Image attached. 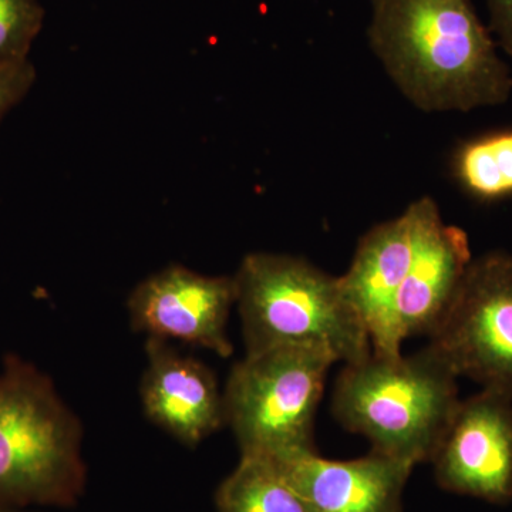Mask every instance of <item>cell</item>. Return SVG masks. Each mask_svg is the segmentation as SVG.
<instances>
[{
	"label": "cell",
	"mask_w": 512,
	"mask_h": 512,
	"mask_svg": "<svg viewBox=\"0 0 512 512\" xmlns=\"http://www.w3.org/2000/svg\"><path fill=\"white\" fill-rule=\"evenodd\" d=\"M366 35L396 89L423 113L510 100V67L471 0H370Z\"/></svg>",
	"instance_id": "cell-1"
},
{
	"label": "cell",
	"mask_w": 512,
	"mask_h": 512,
	"mask_svg": "<svg viewBox=\"0 0 512 512\" xmlns=\"http://www.w3.org/2000/svg\"><path fill=\"white\" fill-rule=\"evenodd\" d=\"M457 379L430 346L412 356L372 352L343 367L333 416L372 450L414 467L430 463L461 400Z\"/></svg>",
	"instance_id": "cell-2"
},
{
	"label": "cell",
	"mask_w": 512,
	"mask_h": 512,
	"mask_svg": "<svg viewBox=\"0 0 512 512\" xmlns=\"http://www.w3.org/2000/svg\"><path fill=\"white\" fill-rule=\"evenodd\" d=\"M83 430L39 367L8 356L0 370V508L72 507L86 488Z\"/></svg>",
	"instance_id": "cell-3"
},
{
	"label": "cell",
	"mask_w": 512,
	"mask_h": 512,
	"mask_svg": "<svg viewBox=\"0 0 512 512\" xmlns=\"http://www.w3.org/2000/svg\"><path fill=\"white\" fill-rule=\"evenodd\" d=\"M235 306L247 353L309 346L343 365L372 353L365 323L350 305L339 276L299 256L251 252L234 275Z\"/></svg>",
	"instance_id": "cell-4"
},
{
	"label": "cell",
	"mask_w": 512,
	"mask_h": 512,
	"mask_svg": "<svg viewBox=\"0 0 512 512\" xmlns=\"http://www.w3.org/2000/svg\"><path fill=\"white\" fill-rule=\"evenodd\" d=\"M335 363L323 349L281 346L247 353L232 367L222 396L241 457L275 461L315 450L316 412Z\"/></svg>",
	"instance_id": "cell-5"
},
{
	"label": "cell",
	"mask_w": 512,
	"mask_h": 512,
	"mask_svg": "<svg viewBox=\"0 0 512 512\" xmlns=\"http://www.w3.org/2000/svg\"><path fill=\"white\" fill-rule=\"evenodd\" d=\"M429 346L457 377L512 400V254L473 258Z\"/></svg>",
	"instance_id": "cell-6"
},
{
	"label": "cell",
	"mask_w": 512,
	"mask_h": 512,
	"mask_svg": "<svg viewBox=\"0 0 512 512\" xmlns=\"http://www.w3.org/2000/svg\"><path fill=\"white\" fill-rule=\"evenodd\" d=\"M440 208L434 198L421 197L399 215L377 224L360 238L340 285L365 323L372 352L397 356L402 340L394 325V301L416 255L421 235Z\"/></svg>",
	"instance_id": "cell-7"
},
{
	"label": "cell",
	"mask_w": 512,
	"mask_h": 512,
	"mask_svg": "<svg viewBox=\"0 0 512 512\" xmlns=\"http://www.w3.org/2000/svg\"><path fill=\"white\" fill-rule=\"evenodd\" d=\"M447 493L507 505L512 501V400L481 390L460 400L430 461Z\"/></svg>",
	"instance_id": "cell-8"
},
{
	"label": "cell",
	"mask_w": 512,
	"mask_h": 512,
	"mask_svg": "<svg viewBox=\"0 0 512 512\" xmlns=\"http://www.w3.org/2000/svg\"><path fill=\"white\" fill-rule=\"evenodd\" d=\"M237 301L234 276H208L170 265L148 276L128 296L136 332L178 340L229 357L234 352L228 322Z\"/></svg>",
	"instance_id": "cell-9"
},
{
	"label": "cell",
	"mask_w": 512,
	"mask_h": 512,
	"mask_svg": "<svg viewBox=\"0 0 512 512\" xmlns=\"http://www.w3.org/2000/svg\"><path fill=\"white\" fill-rule=\"evenodd\" d=\"M146 356L140 394L150 421L190 447L225 426L224 396L210 367L163 339L147 338Z\"/></svg>",
	"instance_id": "cell-10"
},
{
	"label": "cell",
	"mask_w": 512,
	"mask_h": 512,
	"mask_svg": "<svg viewBox=\"0 0 512 512\" xmlns=\"http://www.w3.org/2000/svg\"><path fill=\"white\" fill-rule=\"evenodd\" d=\"M269 463L318 512H403L404 488L414 470L375 450L348 461L326 460L313 450Z\"/></svg>",
	"instance_id": "cell-11"
},
{
	"label": "cell",
	"mask_w": 512,
	"mask_h": 512,
	"mask_svg": "<svg viewBox=\"0 0 512 512\" xmlns=\"http://www.w3.org/2000/svg\"><path fill=\"white\" fill-rule=\"evenodd\" d=\"M471 261L467 232L446 224L439 212L424 229L394 301V325L402 343L434 332L456 298Z\"/></svg>",
	"instance_id": "cell-12"
},
{
	"label": "cell",
	"mask_w": 512,
	"mask_h": 512,
	"mask_svg": "<svg viewBox=\"0 0 512 512\" xmlns=\"http://www.w3.org/2000/svg\"><path fill=\"white\" fill-rule=\"evenodd\" d=\"M217 512H318L274 464L241 457L215 493Z\"/></svg>",
	"instance_id": "cell-13"
},
{
	"label": "cell",
	"mask_w": 512,
	"mask_h": 512,
	"mask_svg": "<svg viewBox=\"0 0 512 512\" xmlns=\"http://www.w3.org/2000/svg\"><path fill=\"white\" fill-rule=\"evenodd\" d=\"M458 184L480 201L512 195V130L473 138L458 148L453 160Z\"/></svg>",
	"instance_id": "cell-14"
},
{
	"label": "cell",
	"mask_w": 512,
	"mask_h": 512,
	"mask_svg": "<svg viewBox=\"0 0 512 512\" xmlns=\"http://www.w3.org/2000/svg\"><path fill=\"white\" fill-rule=\"evenodd\" d=\"M39 16L30 0H0V62H20Z\"/></svg>",
	"instance_id": "cell-15"
},
{
	"label": "cell",
	"mask_w": 512,
	"mask_h": 512,
	"mask_svg": "<svg viewBox=\"0 0 512 512\" xmlns=\"http://www.w3.org/2000/svg\"><path fill=\"white\" fill-rule=\"evenodd\" d=\"M33 80L35 73L25 60L0 62V119L25 96Z\"/></svg>",
	"instance_id": "cell-16"
},
{
	"label": "cell",
	"mask_w": 512,
	"mask_h": 512,
	"mask_svg": "<svg viewBox=\"0 0 512 512\" xmlns=\"http://www.w3.org/2000/svg\"><path fill=\"white\" fill-rule=\"evenodd\" d=\"M491 35L497 46L512 56V0H487Z\"/></svg>",
	"instance_id": "cell-17"
},
{
	"label": "cell",
	"mask_w": 512,
	"mask_h": 512,
	"mask_svg": "<svg viewBox=\"0 0 512 512\" xmlns=\"http://www.w3.org/2000/svg\"><path fill=\"white\" fill-rule=\"evenodd\" d=\"M0 512H30V511L20 510V508H0Z\"/></svg>",
	"instance_id": "cell-18"
}]
</instances>
